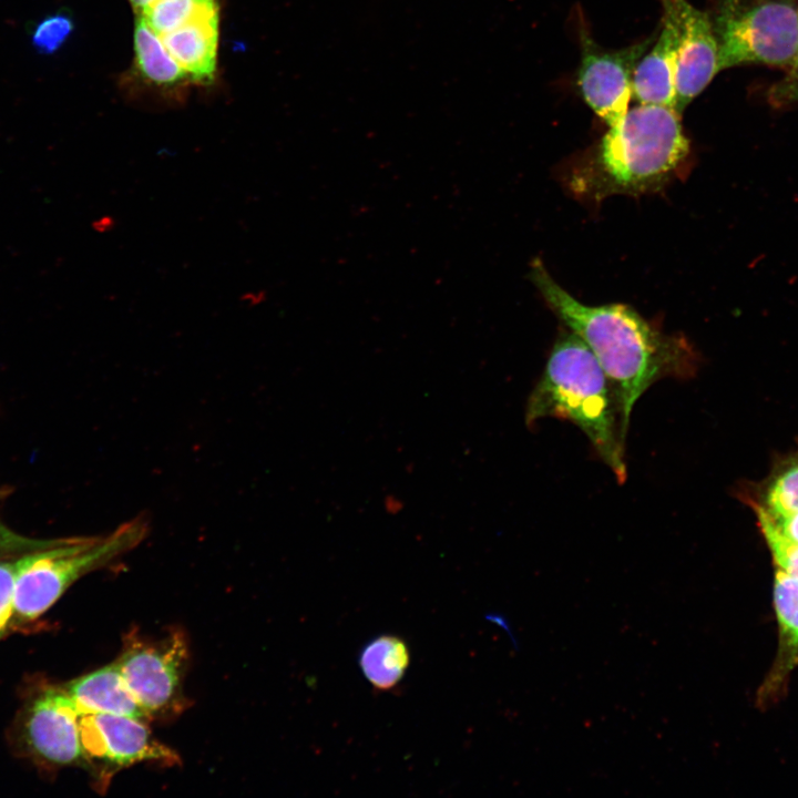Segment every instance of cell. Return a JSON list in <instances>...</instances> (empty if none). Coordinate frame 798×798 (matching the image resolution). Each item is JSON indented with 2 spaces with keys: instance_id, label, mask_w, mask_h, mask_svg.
<instances>
[{
  "instance_id": "cell-1",
  "label": "cell",
  "mask_w": 798,
  "mask_h": 798,
  "mask_svg": "<svg viewBox=\"0 0 798 798\" xmlns=\"http://www.w3.org/2000/svg\"><path fill=\"white\" fill-rule=\"evenodd\" d=\"M531 279L557 317L592 350L614 393L623 438L634 405L656 381L665 377H690L696 354L683 337L662 332L630 306L584 305L535 259Z\"/></svg>"
},
{
  "instance_id": "cell-2",
  "label": "cell",
  "mask_w": 798,
  "mask_h": 798,
  "mask_svg": "<svg viewBox=\"0 0 798 798\" xmlns=\"http://www.w3.org/2000/svg\"><path fill=\"white\" fill-rule=\"evenodd\" d=\"M688 151L675 108L640 104L610 126L595 151L572 170L569 184L593 201L638 195L662 186Z\"/></svg>"
},
{
  "instance_id": "cell-3",
  "label": "cell",
  "mask_w": 798,
  "mask_h": 798,
  "mask_svg": "<svg viewBox=\"0 0 798 798\" xmlns=\"http://www.w3.org/2000/svg\"><path fill=\"white\" fill-rule=\"evenodd\" d=\"M611 383L587 345L573 331L555 341L526 403L528 426L545 417L566 419L589 438L620 483L627 477L624 438Z\"/></svg>"
},
{
  "instance_id": "cell-4",
  "label": "cell",
  "mask_w": 798,
  "mask_h": 798,
  "mask_svg": "<svg viewBox=\"0 0 798 798\" xmlns=\"http://www.w3.org/2000/svg\"><path fill=\"white\" fill-rule=\"evenodd\" d=\"M147 533L149 522L140 515L108 534L63 538L40 551L18 579L10 631L39 618L80 577L130 552Z\"/></svg>"
},
{
  "instance_id": "cell-5",
  "label": "cell",
  "mask_w": 798,
  "mask_h": 798,
  "mask_svg": "<svg viewBox=\"0 0 798 798\" xmlns=\"http://www.w3.org/2000/svg\"><path fill=\"white\" fill-rule=\"evenodd\" d=\"M719 71L744 64L788 68L798 49L792 0H715Z\"/></svg>"
},
{
  "instance_id": "cell-6",
  "label": "cell",
  "mask_w": 798,
  "mask_h": 798,
  "mask_svg": "<svg viewBox=\"0 0 798 798\" xmlns=\"http://www.w3.org/2000/svg\"><path fill=\"white\" fill-rule=\"evenodd\" d=\"M79 717L80 712L64 686H45L20 712L14 736L18 747L47 767H88Z\"/></svg>"
},
{
  "instance_id": "cell-7",
  "label": "cell",
  "mask_w": 798,
  "mask_h": 798,
  "mask_svg": "<svg viewBox=\"0 0 798 798\" xmlns=\"http://www.w3.org/2000/svg\"><path fill=\"white\" fill-rule=\"evenodd\" d=\"M115 661L131 694L150 717L176 710L187 659L186 641L173 632L162 640L146 641L133 634Z\"/></svg>"
},
{
  "instance_id": "cell-8",
  "label": "cell",
  "mask_w": 798,
  "mask_h": 798,
  "mask_svg": "<svg viewBox=\"0 0 798 798\" xmlns=\"http://www.w3.org/2000/svg\"><path fill=\"white\" fill-rule=\"evenodd\" d=\"M654 37L618 50L600 47L582 28L577 85L586 104L608 126L620 123L628 111L634 70Z\"/></svg>"
},
{
  "instance_id": "cell-9",
  "label": "cell",
  "mask_w": 798,
  "mask_h": 798,
  "mask_svg": "<svg viewBox=\"0 0 798 798\" xmlns=\"http://www.w3.org/2000/svg\"><path fill=\"white\" fill-rule=\"evenodd\" d=\"M79 724L88 766H99L103 773L145 761L166 765L178 761L176 753L160 744L143 719L106 713H82Z\"/></svg>"
},
{
  "instance_id": "cell-10",
  "label": "cell",
  "mask_w": 798,
  "mask_h": 798,
  "mask_svg": "<svg viewBox=\"0 0 798 798\" xmlns=\"http://www.w3.org/2000/svg\"><path fill=\"white\" fill-rule=\"evenodd\" d=\"M676 42V103L683 110L719 72V49L710 16L687 0H659Z\"/></svg>"
},
{
  "instance_id": "cell-11",
  "label": "cell",
  "mask_w": 798,
  "mask_h": 798,
  "mask_svg": "<svg viewBox=\"0 0 798 798\" xmlns=\"http://www.w3.org/2000/svg\"><path fill=\"white\" fill-rule=\"evenodd\" d=\"M134 59L124 76V84L134 89H147L178 101L191 82L185 72L168 53L160 37L139 17L134 28Z\"/></svg>"
},
{
  "instance_id": "cell-12",
  "label": "cell",
  "mask_w": 798,
  "mask_h": 798,
  "mask_svg": "<svg viewBox=\"0 0 798 798\" xmlns=\"http://www.w3.org/2000/svg\"><path fill=\"white\" fill-rule=\"evenodd\" d=\"M219 10L203 14L160 35L191 82L212 84L216 75Z\"/></svg>"
},
{
  "instance_id": "cell-13",
  "label": "cell",
  "mask_w": 798,
  "mask_h": 798,
  "mask_svg": "<svg viewBox=\"0 0 798 798\" xmlns=\"http://www.w3.org/2000/svg\"><path fill=\"white\" fill-rule=\"evenodd\" d=\"M755 509L767 544L798 550V451L775 473Z\"/></svg>"
},
{
  "instance_id": "cell-14",
  "label": "cell",
  "mask_w": 798,
  "mask_h": 798,
  "mask_svg": "<svg viewBox=\"0 0 798 798\" xmlns=\"http://www.w3.org/2000/svg\"><path fill=\"white\" fill-rule=\"evenodd\" d=\"M80 714L106 713L147 719L137 704L116 662L82 675L63 685Z\"/></svg>"
},
{
  "instance_id": "cell-15",
  "label": "cell",
  "mask_w": 798,
  "mask_h": 798,
  "mask_svg": "<svg viewBox=\"0 0 798 798\" xmlns=\"http://www.w3.org/2000/svg\"><path fill=\"white\" fill-rule=\"evenodd\" d=\"M676 61L674 32L663 20L657 40L640 59L633 73L632 93L640 104L675 108Z\"/></svg>"
},
{
  "instance_id": "cell-16",
  "label": "cell",
  "mask_w": 798,
  "mask_h": 798,
  "mask_svg": "<svg viewBox=\"0 0 798 798\" xmlns=\"http://www.w3.org/2000/svg\"><path fill=\"white\" fill-rule=\"evenodd\" d=\"M409 659L408 646L401 637L381 635L362 648L359 665L375 690L390 692L403 678Z\"/></svg>"
},
{
  "instance_id": "cell-17",
  "label": "cell",
  "mask_w": 798,
  "mask_h": 798,
  "mask_svg": "<svg viewBox=\"0 0 798 798\" xmlns=\"http://www.w3.org/2000/svg\"><path fill=\"white\" fill-rule=\"evenodd\" d=\"M774 607L780 631L781 675L798 663V580L775 570Z\"/></svg>"
},
{
  "instance_id": "cell-18",
  "label": "cell",
  "mask_w": 798,
  "mask_h": 798,
  "mask_svg": "<svg viewBox=\"0 0 798 798\" xmlns=\"http://www.w3.org/2000/svg\"><path fill=\"white\" fill-rule=\"evenodd\" d=\"M216 10L218 0H153L135 16L160 37Z\"/></svg>"
},
{
  "instance_id": "cell-19",
  "label": "cell",
  "mask_w": 798,
  "mask_h": 798,
  "mask_svg": "<svg viewBox=\"0 0 798 798\" xmlns=\"http://www.w3.org/2000/svg\"><path fill=\"white\" fill-rule=\"evenodd\" d=\"M40 551L0 559V638L10 632L18 579Z\"/></svg>"
},
{
  "instance_id": "cell-20",
  "label": "cell",
  "mask_w": 798,
  "mask_h": 798,
  "mask_svg": "<svg viewBox=\"0 0 798 798\" xmlns=\"http://www.w3.org/2000/svg\"><path fill=\"white\" fill-rule=\"evenodd\" d=\"M74 28L71 13L59 10L35 22L30 33L31 44L39 53L53 54L68 42Z\"/></svg>"
},
{
  "instance_id": "cell-21",
  "label": "cell",
  "mask_w": 798,
  "mask_h": 798,
  "mask_svg": "<svg viewBox=\"0 0 798 798\" xmlns=\"http://www.w3.org/2000/svg\"><path fill=\"white\" fill-rule=\"evenodd\" d=\"M59 539H34L9 528L0 518V559L44 550L59 544Z\"/></svg>"
},
{
  "instance_id": "cell-22",
  "label": "cell",
  "mask_w": 798,
  "mask_h": 798,
  "mask_svg": "<svg viewBox=\"0 0 798 798\" xmlns=\"http://www.w3.org/2000/svg\"><path fill=\"white\" fill-rule=\"evenodd\" d=\"M786 74L769 89V101L775 106L798 103V49Z\"/></svg>"
},
{
  "instance_id": "cell-23",
  "label": "cell",
  "mask_w": 798,
  "mask_h": 798,
  "mask_svg": "<svg viewBox=\"0 0 798 798\" xmlns=\"http://www.w3.org/2000/svg\"><path fill=\"white\" fill-rule=\"evenodd\" d=\"M153 0H129L131 7L133 8L135 14L139 13L145 6H147Z\"/></svg>"
},
{
  "instance_id": "cell-24",
  "label": "cell",
  "mask_w": 798,
  "mask_h": 798,
  "mask_svg": "<svg viewBox=\"0 0 798 798\" xmlns=\"http://www.w3.org/2000/svg\"><path fill=\"white\" fill-rule=\"evenodd\" d=\"M6 497V493L0 490V500Z\"/></svg>"
}]
</instances>
